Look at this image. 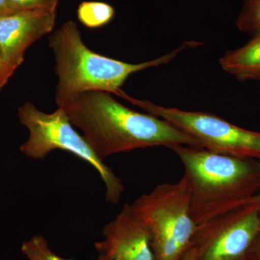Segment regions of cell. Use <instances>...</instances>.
Instances as JSON below:
<instances>
[{
	"instance_id": "obj_1",
	"label": "cell",
	"mask_w": 260,
	"mask_h": 260,
	"mask_svg": "<svg viewBox=\"0 0 260 260\" xmlns=\"http://www.w3.org/2000/svg\"><path fill=\"white\" fill-rule=\"evenodd\" d=\"M59 108L103 160L136 149L179 145L200 148L196 140L167 121L133 110L107 92H84Z\"/></svg>"
},
{
	"instance_id": "obj_2",
	"label": "cell",
	"mask_w": 260,
	"mask_h": 260,
	"mask_svg": "<svg viewBox=\"0 0 260 260\" xmlns=\"http://www.w3.org/2000/svg\"><path fill=\"white\" fill-rule=\"evenodd\" d=\"M180 159L197 225L244 206L260 191V160L199 147L169 148Z\"/></svg>"
},
{
	"instance_id": "obj_3",
	"label": "cell",
	"mask_w": 260,
	"mask_h": 260,
	"mask_svg": "<svg viewBox=\"0 0 260 260\" xmlns=\"http://www.w3.org/2000/svg\"><path fill=\"white\" fill-rule=\"evenodd\" d=\"M191 41L156 59L131 64L101 55L90 50L82 39L78 25L69 20L49 37V46L55 59L58 78L55 102L61 107L72 98L91 90L118 95L124 82L133 73L167 64L181 51L202 45Z\"/></svg>"
},
{
	"instance_id": "obj_4",
	"label": "cell",
	"mask_w": 260,
	"mask_h": 260,
	"mask_svg": "<svg viewBox=\"0 0 260 260\" xmlns=\"http://www.w3.org/2000/svg\"><path fill=\"white\" fill-rule=\"evenodd\" d=\"M130 205L150 233L154 260H181L198 229L185 179L159 184Z\"/></svg>"
},
{
	"instance_id": "obj_5",
	"label": "cell",
	"mask_w": 260,
	"mask_h": 260,
	"mask_svg": "<svg viewBox=\"0 0 260 260\" xmlns=\"http://www.w3.org/2000/svg\"><path fill=\"white\" fill-rule=\"evenodd\" d=\"M19 120L28 129V140L20 145V152L28 158L44 160L55 150L73 154L99 173L106 186V200L111 204L120 202L124 184L110 167L102 160L83 135L74 129L62 108L51 114L43 112L26 102L18 108Z\"/></svg>"
},
{
	"instance_id": "obj_6",
	"label": "cell",
	"mask_w": 260,
	"mask_h": 260,
	"mask_svg": "<svg viewBox=\"0 0 260 260\" xmlns=\"http://www.w3.org/2000/svg\"><path fill=\"white\" fill-rule=\"evenodd\" d=\"M119 96L145 112L167 121L199 143L200 148L234 156L260 160V133L244 129L210 113L166 107L129 96Z\"/></svg>"
},
{
	"instance_id": "obj_7",
	"label": "cell",
	"mask_w": 260,
	"mask_h": 260,
	"mask_svg": "<svg viewBox=\"0 0 260 260\" xmlns=\"http://www.w3.org/2000/svg\"><path fill=\"white\" fill-rule=\"evenodd\" d=\"M259 232V210L245 205L198 225L191 246L197 260H246Z\"/></svg>"
},
{
	"instance_id": "obj_8",
	"label": "cell",
	"mask_w": 260,
	"mask_h": 260,
	"mask_svg": "<svg viewBox=\"0 0 260 260\" xmlns=\"http://www.w3.org/2000/svg\"><path fill=\"white\" fill-rule=\"evenodd\" d=\"M102 234L104 239L94 245L99 260H154L150 233L130 204L104 225Z\"/></svg>"
},
{
	"instance_id": "obj_9",
	"label": "cell",
	"mask_w": 260,
	"mask_h": 260,
	"mask_svg": "<svg viewBox=\"0 0 260 260\" xmlns=\"http://www.w3.org/2000/svg\"><path fill=\"white\" fill-rule=\"evenodd\" d=\"M55 20L56 12L46 10H20L0 16V48L5 60L17 69L27 49L52 31Z\"/></svg>"
},
{
	"instance_id": "obj_10",
	"label": "cell",
	"mask_w": 260,
	"mask_h": 260,
	"mask_svg": "<svg viewBox=\"0 0 260 260\" xmlns=\"http://www.w3.org/2000/svg\"><path fill=\"white\" fill-rule=\"evenodd\" d=\"M219 64L239 81L258 80L260 76V32L243 47L227 51Z\"/></svg>"
},
{
	"instance_id": "obj_11",
	"label": "cell",
	"mask_w": 260,
	"mask_h": 260,
	"mask_svg": "<svg viewBox=\"0 0 260 260\" xmlns=\"http://www.w3.org/2000/svg\"><path fill=\"white\" fill-rule=\"evenodd\" d=\"M114 8L103 2H83L77 10L80 23L89 28H97L109 23L114 18Z\"/></svg>"
},
{
	"instance_id": "obj_12",
	"label": "cell",
	"mask_w": 260,
	"mask_h": 260,
	"mask_svg": "<svg viewBox=\"0 0 260 260\" xmlns=\"http://www.w3.org/2000/svg\"><path fill=\"white\" fill-rule=\"evenodd\" d=\"M21 251L29 260H76L65 259L51 250L47 239L37 234L23 243Z\"/></svg>"
},
{
	"instance_id": "obj_13",
	"label": "cell",
	"mask_w": 260,
	"mask_h": 260,
	"mask_svg": "<svg viewBox=\"0 0 260 260\" xmlns=\"http://www.w3.org/2000/svg\"><path fill=\"white\" fill-rule=\"evenodd\" d=\"M236 25L246 34L254 35L260 32V0H244Z\"/></svg>"
},
{
	"instance_id": "obj_14",
	"label": "cell",
	"mask_w": 260,
	"mask_h": 260,
	"mask_svg": "<svg viewBox=\"0 0 260 260\" xmlns=\"http://www.w3.org/2000/svg\"><path fill=\"white\" fill-rule=\"evenodd\" d=\"M59 0H8L14 11L26 10H46L56 12Z\"/></svg>"
},
{
	"instance_id": "obj_15",
	"label": "cell",
	"mask_w": 260,
	"mask_h": 260,
	"mask_svg": "<svg viewBox=\"0 0 260 260\" xmlns=\"http://www.w3.org/2000/svg\"><path fill=\"white\" fill-rule=\"evenodd\" d=\"M15 70L16 69L15 68H13L8 61L5 60L3 52H2L1 48H0V77L5 84L9 81L10 78L13 76Z\"/></svg>"
},
{
	"instance_id": "obj_16",
	"label": "cell",
	"mask_w": 260,
	"mask_h": 260,
	"mask_svg": "<svg viewBox=\"0 0 260 260\" xmlns=\"http://www.w3.org/2000/svg\"><path fill=\"white\" fill-rule=\"evenodd\" d=\"M246 260H260V232L248 251Z\"/></svg>"
},
{
	"instance_id": "obj_17",
	"label": "cell",
	"mask_w": 260,
	"mask_h": 260,
	"mask_svg": "<svg viewBox=\"0 0 260 260\" xmlns=\"http://www.w3.org/2000/svg\"><path fill=\"white\" fill-rule=\"evenodd\" d=\"M13 12L15 11L12 9L8 0H0V16L10 14Z\"/></svg>"
},
{
	"instance_id": "obj_18",
	"label": "cell",
	"mask_w": 260,
	"mask_h": 260,
	"mask_svg": "<svg viewBox=\"0 0 260 260\" xmlns=\"http://www.w3.org/2000/svg\"><path fill=\"white\" fill-rule=\"evenodd\" d=\"M245 205L252 207V208L259 210L260 211V191L256 193L254 196H253Z\"/></svg>"
},
{
	"instance_id": "obj_19",
	"label": "cell",
	"mask_w": 260,
	"mask_h": 260,
	"mask_svg": "<svg viewBox=\"0 0 260 260\" xmlns=\"http://www.w3.org/2000/svg\"><path fill=\"white\" fill-rule=\"evenodd\" d=\"M181 260H197V251L193 246H190Z\"/></svg>"
},
{
	"instance_id": "obj_20",
	"label": "cell",
	"mask_w": 260,
	"mask_h": 260,
	"mask_svg": "<svg viewBox=\"0 0 260 260\" xmlns=\"http://www.w3.org/2000/svg\"><path fill=\"white\" fill-rule=\"evenodd\" d=\"M5 85H6V84L3 82V79H2L1 77H0V91H1L2 89H3V87H4Z\"/></svg>"
},
{
	"instance_id": "obj_21",
	"label": "cell",
	"mask_w": 260,
	"mask_h": 260,
	"mask_svg": "<svg viewBox=\"0 0 260 260\" xmlns=\"http://www.w3.org/2000/svg\"><path fill=\"white\" fill-rule=\"evenodd\" d=\"M257 81L260 82V76L259 77V78H258V80H257Z\"/></svg>"
},
{
	"instance_id": "obj_22",
	"label": "cell",
	"mask_w": 260,
	"mask_h": 260,
	"mask_svg": "<svg viewBox=\"0 0 260 260\" xmlns=\"http://www.w3.org/2000/svg\"></svg>"
}]
</instances>
